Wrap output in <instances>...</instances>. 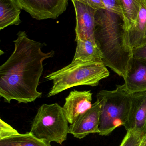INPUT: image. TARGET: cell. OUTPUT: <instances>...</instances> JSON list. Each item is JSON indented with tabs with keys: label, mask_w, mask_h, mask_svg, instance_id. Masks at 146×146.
Instances as JSON below:
<instances>
[{
	"label": "cell",
	"mask_w": 146,
	"mask_h": 146,
	"mask_svg": "<svg viewBox=\"0 0 146 146\" xmlns=\"http://www.w3.org/2000/svg\"><path fill=\"white\" fill-rule=\"evenodd\" d=\"M13 42V52L0 66V97L7 103L13 100L19 104L33 102L42 96L37 88L43 62L55 52H43L46 44L30 39L25 31H19Z\"/></svg>",
	"instance_id": "6da1fadb"
},
{
	"label": "cell",
	"mask_w": 146,
	"mask_h": 146,
	"mask_svg": "<svg viewBox=\"0 0 146 146\" xmlns=\"http://www.w3.org/2000/svg\"><path fill=\"white\" fill-rule=\"evenodd\" d=\"M94 38L103 63L124 80L131 67L133 48L122 17L106 9H97Z\"/></svg>",
	"instance_id": "7a4b0ae2"
},
{
	"label": "cell",
	"mask_w": 146,
	"mask_h": 146,
	"mask_svg": "<svg viewBox=\"0 0 146 146\" xmlns=\"http://www.w3.org/2000/svg\"><path fill=\"white\" fill-rule=\"evenodd\" d=\"M109 75V72L103 62L73 60L69 65L45 77L53 83L47 97L55 96L77 86H96Z\"/></svg>",
	"instance_id": "3957f363"
},
{
	"label": "cell",
	"mask_w": 146,
	"mask_h": 146,
	"mask_svg": "<svg viewBox=\"0 0 146 146\" xmlns=\"http://www.w3.org/2000/svg\"><path fill=\"white\" fill-rule=\"evenodd\" d=\"M132 95L124 84L117 85L115 90H103L98 93L97 100L101 104L100 135H109L117 128L124 126L127 120Z\"/></svg>",
	"instance_id": "277c9868"
},
{
	"label": "cell",
	"mask_w": 146,
	"mask_h": 146,
	"mask_svg": "<svg viewBox=\"0 0 146 146\" xmlns=\"http://www.w3.org/2000/svg\"><path fill=\"white\" fill-rule=\"evenodd\" d=\"M68 123L60 105L43 104L38 110L30 132L40 139L62 145L69 133Z\"/></svg>",
	"instance_id": "5b68a950"
},
{
	"label": "cell",
	"mask_w": 146,
	"mask_h": 146,
	"mask_svg": "<svg viewBox=\"0 0 146 146\" xmlns=\"http://www.w3.org/2000/svg\"><path fill=\"white\" fill-rule=\"evenodd\" d=\"M21 9L38 20L57 19L67 9L68 0H16Z\"/></svg>",
	"instance_id": "8992f818"
},
{
	"label": "cell",
	"mask_w": 146,
	"mask_h": 146,
	"mask_svg": "<svg viewBox=\"0 0 146 146\" xmlns=\"http://www.w3.org/2000/svg\"><path fill=\"white\" fill-rule=\"evenodd\" d=\"M101 104L98 100L91 109L80 116L69 126V133L81 139L91 134L100 133L99 129Z\"/></svg>",
	"instance_id": "52a82bcc"
},
{
	"label": "cell",
	"mask_w": 146,
	"mask_h": 146,
	"mask_svg": "<svg viewBox=\"0 0 146 146\" xmlns=\"http://www.w3.org/2000/svg\"><path fill=\"white\" fill-rule=\"evenodd\" d=\"M71 1L76 15L75 39H89L95 42L94 29L97 9L77 0Z\"/></svg>",
	"instance_id": "ba28073f"
},
{
	"label": "cell",
	"mask_w": 146,
	"mask_h": 146,
	"mask_svg": "<svg viewBox=\"0 0 146 146\" xmlns=\"http://www.w3.org/2000/svg\"><path fill=\"white\" fill-rule=\"evenodd\" d=\"M92 93L91 91H71L66 98L62 107L69 123L73 124L76 119L92 106Z\"/></svg>",
	"instance_id": "9c48e42d"
},
{
	"label": "cell",
	"mask_w": 146,
	"mask_h": 146,
	"mask_svg": "<svg viewBox=\"0 0 146 146\" xmlns=\"http://www.w3.org/2000/svg\"><path fill=\"white\" fill-rule=\"evenodd\" d=\"M124 127L127 131L146 133V91L132 94L127 120Z\"/></svg>",
	"instance_id": "30bf717a"
},
{
	"label": "cell",
	"mask_w": 146,
	"mask_h": 146,
	"mask_svg": "<svg viewBox=\"0 0 146 146\" xmlns=\"http://www.w3.org/2000/svg\"><path fill=\"white\" fill-rule=\"evenodd\" d=\"M124 80V85L130 93L146 91V62L133 58Z\"/></svg>",
	"instance_id": "8fae6325"
},
{
	"label": "cell",
	"mask_w": 146,
	"mask_h": 146,
	"mask_svg": "<svg viewBox=\"0 0 146 146\" xmlns=\"http://www.w3.org/2000/svg\"><path fill=\"white\" fill-rule=\"evenodd\" d=\"M21 9L16 0H0V30L19 25Z\"/></svg>",
	"instance_id": "7c38bea8"
},
{
	"label": "cell",
	"mask_w": 146,
	"mask_h": 146,
	"mask_svg": "<svg viewBox=\"0 0 146 146\" xmlns=\"http://www.w3.org/2000/svg\"><path fill=\"white\" fill-rule=\"evenodd\" d=\"M133 48L145 43L146 41V0H141V7L135 23L129 31Z\"/></svg>",
	"instance_id": "4fadbf2b"
},
{
	"label": "cell",
	"mask_w": 146,
	"mask_h": 146,
	"mask_svg": "<svg viewBox=\"0 0 146 146\" xmlns=\"http://www.w3.org/2000/svg\"><path fill=\"white\" fill-rule=\"evenodd\" d=\"M76 47L73 60L102 62V56L96 42L89 39H75Z\"/></svg>",
	"instance_id": "5bb4252c"
},
{
	"label": "cell",
	"mask_w": 146,
	"mask_h": 146,
	"mask_svg": "<svg viewBox=\"0 0 146 146\" xmlns=\"http://www.w3.org/2000/svg\"><path fill=\"white\" fill-rule=\"evenodd\" d=\"M50 143L37 138L30 132L0 140V146H51Z\"/></svg>",
	"instance_id": "9a60e30c"
},
{
	"label": "cell",
	"mask_w": 146,
	"mask_h": 146,
	"mask_svg": "<svg viewBox=\"0 0 146 146\" xmlns=\"http://www.w3.org/2000/svg\"><path fill=\"white\" fill-rule=\"evenodd\" d=\"M123 10L124 26L129 31L135 23L141 7V0H120Z\"/></svg>",
	"instance_id": "2e32d148"
},
{
	"label": "cell",
	"mask_w": 146,
	"mask_h": 146,
	"mask_svg": "<svg viewBox=\"0 0 146 146\" xmlns=\"http://www.w3.org/2000/svg\"><path fill=\"white\" fill-rule=\"evenodd\" d=\"M145 134L128 130L120 146H140Z\"/></svg>",
	"instance_id": "e0dca14e"
},
{
	"label": "cell",
	"mask_w": 146,
	"mask_h": 146,
	"mask_svg": "<svg viewBox=\"0 0 146 146\" xmlns=\"http://www.w3.org/2000/svg\"><path fill=\"white\" fill-rule=\"evenodd\" d=\"M106 9L124 17L123 10L120 0H102Z\"/></svg>",
	"instance_id": "ac0fdd59"
},
{
	"label": "cell",
	"mask_w": 146,
	"mask_h": 146,
	"mask_svg": "<svg viewBox=\"0 0 146 146\" xmlns=\"http://www.w3.org/2000/svg\"><path fill=\"white\" fill-rule=\"evenodd\" d=\"M19 134L18 131L0 119V140L11 137Z\"/></svg>",
	"instance_id": "d6986e66"
},
{
	"label": "cell",
	"mask_w": 146,
	"mask_h": 146,
	"mask_svg": "<svg viewBox=\"0 0 146 146\" xmlns=\"http://www.w3.org/2000/svg\"><path fill=\"white\" fill-rule=\"evenodd\" d=\"M133 58L146 62V41L142 45L133 48Z\"/></svg>",
	"instance_id": "ffe728a7"
},
{
	"label": "cell",
	"mask_w": 146,
	"mask_h": 146,
	"mask_svg": "<svg viewBox=\"0 0 146 146\" xmlns=\"http://www.w3.org/2000/svg\"><path fill=\"white\" fill-rule=\"evenodd\" d=\"M95 9H106L102 0H77Z\"/></svg>",
	"instance_id": "44dd1931"
},
{
	"label": "cell",
	"mask_w": 146,
	"mask_h": 146,
	"mask_svg": "<svg viewBox=\"0 0 146 146\" xmlns=\"http://www.w3.org/2000/svg\"><path fill=\"white\" fill-rule=\"evenodd\" d=\"M140 146H146V133L143 138Z\"/></svg>",
	"instance_id": "7402d4cb"
}]
</instances>
